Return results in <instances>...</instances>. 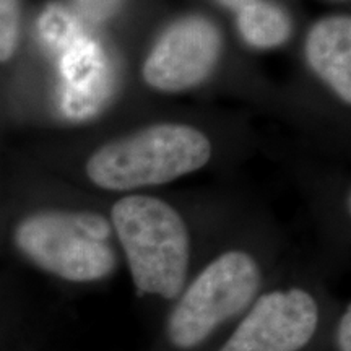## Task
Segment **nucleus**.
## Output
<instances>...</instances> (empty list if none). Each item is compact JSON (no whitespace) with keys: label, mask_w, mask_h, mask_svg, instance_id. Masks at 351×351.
<instances>
[{"label":"nucleus","mask_w":351,"mask_h":351,"mask_svg":"<svg viewBox=\"0 0 351 351\" xmlns=\"http://www.w3.org/2000/svg\"><path fill=\"white\" fill-rule=\"evenodd\" d=\"M111 219L135 287L165 300L179 298L191 256L189 231L181 215L155 197L129 195L114 205Z\"/></svg>","instance_id":"obj_1"},{"label":"nucleus","mask_w":351,"mask_h":351,"mask_svg":"<svg viewBox=\"0 0 351 351\" xmlns=\"http://www.w3.org/2000/svg\"><path fill=\"white\" fill-rule=\"evenodd\" d=\"M112 228L103 215L41 210L25 217L13 231L16 249L33 265L67 282H98L116 269Z\"/></svg>","instance_id":"obj_2"},{"label":"nucleus","mask_w":351,"mask_h":351,"mask_svg":"<svg viewBox=\"0 0 351 351\" xmlns=\"http://www.w3.org/2000/svg\"><path fill=\"white\" fill-rule=\"evenodd\" d=\"M212 156V143L194 127L160 124L116 140L91 155L86 174L109 191L156 186L200 169Z\"/></svg>","instance_id":"obj_3"},{"label":"nucleus","mask_w":351,"mask_h":351,"mask_svg":"<svg viewBox=\"0 0 351 351\" xmlns=\"http://www.w3.org/2000/svg\"><path fill=\"white\" fill-rule=\"evenodd\" d=\"M261 287V269L241 251L221 254L179 295L166 324L174 348L187 351L204 343L228 319L245 311Z\"/></svg>","instance_id":"obj_4"},{"label":"nucleus","mask_w":351,"mask_h":351,"mask_svg":"<svg viewBox=\"0 0 351 351\" xmlns=\"http://www.w3.org/2000/svg\"><path fill=\"white\" fill-rule=\"evenodd\" d=\"M319 326L317 302L300 288L258 298L219 351H300Z\"/></svg>","instance_id":"obj_5"},{"label":"nucleus","mask_w":351,"mask_h":351,"mask_svg":"<svg viewBox=\"0 0 351 351\" xmlns=\"http://www.w3.org/2000/svg\"><path fill=\"white\" fill-rule=\"evenodd\" d=\"M219 54V34L204 19L181 20L166 32L143 65V78L161 91H182L208 77Z\"/></svg>","instance_id":"obj_6"},{"label":"nucleus","mask_w":351,"mask_h":351,"mask_svg":"<svg viewBox=\"0 0 351 351\" xmlns=\"http://www.w3.org/2000/svg\"><path fill=\"white\" fill-rule=\"evenodd\" d=\"M57 54L60 109L72 119H86L103 108L112 90V69L103 46L83 33Z\"/></svg>","instance_id":"obj_7"},{"label":"nucleus","mask_w":351,"mask_h":351,"mask_svg":"<svg viewBox=\"0 0 351 351\" xmlns=\"http://www.w3.org/2000/svg\"><path fill=\"white\" fill-rule=\"evenodd\" d=\"M306 56L314 72L345 103H350L351 21L348 16H332L314 25L307 36Z\"/></svg>","instance_id":"obj_8"},{"label":"nucleus","mask_w":351,"mask_h":351,"mask_svg":"<svg viewBox=\"0 0 351 351\" xmlns=\"http://www.w3.org/2000/svg\"><path fill=\"white\" fill-rule=\"evenodd\" d=\"M238 26L245 43L258 49L280 46L291 34V21L287 13L282 8L258 0H252L241 8Z\"/></svg>","instance_id":"obj_9"},{"label":"nucleus","mask_w":351,"mask_h":351,"mask_svg":"<svg viewBox=\"0 0 351 351\" xmlns=\"http://www.w3.org/2000/svg\"><path fill=\"white\" fill-rule=\"evenodd\" d=\"M85 32L82 21L70 8L60 3L49 5L39 19V34L51 51L59 52Z\"/></svg>","instance_id":"obj_10"},{"label":"nucleus","mask_w":351,"mask_h":351,"mask_svg":"<svg viewBox=\"0 0 351 351\" xmlns=\"http://www.w3.org/2000/svg\"><path fill=\"white\" fill-rule=\"evenodd\" d=\"M20 0H0V64L12 60L20 43Z\"/></svg>","instance_id":"obj_11"},{"label":"nucleus","mask_w":351,"mask_h":351,"mask_svg":"<svg viewBox=\"0 0 351 351\" xmlns=\"http://www.w3.org/2000/svg\"><path fill=\"white\" fill-rule=\"evenodd\" d=\"M75 3L88 20L103 21L117 10L121 0H75Z\"/></svg>","instance_id":"obj_12"},{"label":"nucleus","mask_w":351,"mask_h":351,"mask_svg":"<svg viewBox=\"0 0 351 351\" xmlns=\"http://www.w3.org/2000/svg\"><path fill=\"white\" fill-rule=\"evenodd\" d=\"M337 341H339L340 351H351V309L350 306L341 315L337 330Z\"/></svg>","instance_id":"obj_13"},{"label":"nucleus","mask_w":351,"mask_h":351,"mask_svg":"<svg viewBox=\"0 0 351 351\" xmlns=\"http://www.w3.org/2000/svg\"><path fill=\"white\" fill-rule=\"evenodd\" d=\"M218 2H221L225 7H230L232 10H241V8L247 5V3H251L252 0H218Z\"/></svg>","instance_id":"obj_14"}]
</instances>
